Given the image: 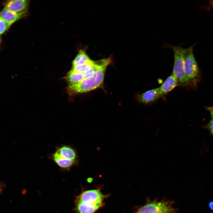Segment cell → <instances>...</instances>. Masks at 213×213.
<instances>
[{
    "label": "cell",
    "instance_id": "obj_20",
    "mask_svg": "<svg viewBox=\"0 0 213 213\" xmlns=\"http://www.w3.org/2000/svg\"><path fill=\"white\" fill-rule=\"evenodd\" d=\"M5 186V185L4 183L0 182V193L2 191Z\"/></svg>",
    "mask_w": 213,
    "mask_h": 213
},
{
    "label": "cell",
    "instance_id": "obj_14",
    "mask_svg": "<svg viewBox=\"0 0 213 213\" xmlns=\"http://www.w3.org/2000/svg\"><path fill=\"white\" fill-rule=\"evenodd\" d=\"M91 60L85 52L81 50L72 61V66L84 64Z\"/></svg>",
    "mask_w": 213,
    "mask_h": 213
},
{
    "label": "cell",
    "instance_id": "obj_13",
    "mask_svg": "<svg viewBox=\"0 0 213 213\" xmlns=\"http://www.w3.org/2000/svg\"><path fill=\"white\" fill-rule=\"evenodd\" d=\"M52 158L54 162L60 168L66 170L70 168L74 164L75 161L65 159L52 155Z\"/></svg>",
    "mask_w": 213,
    "mask_h": 213
},
{
    "label": "cell",
    "instance_id": "obj_8",
    "mask_svg": "<svg viewBox=\"0 0 213 213\" xmlns=\"http://www.w3.org/2000/svg\"><path fill=\"white\" fill-rule=\"evenodd\" d=\"M26 11L16 13L10 11L5 8L0 12V17L11 26L16 21L22 18Z\"/></svg>",
    "mask_w": 213,
    "mask_h": 213
},
{
    "label": "cell",
    "instance_id": "obj_22",
    "mask_svg": "<svg viewBox=\"0 0 213 213\" xmlns=\"http://www.w3.org/2000/svg\"></svg>",
    "mask_w": 213,
    "mask_h": 213
},
{
    "label": "cell",
    "instance_id": "obj_10",
    "mask_svg": "<svg viewBox=\"0 0 213 213\" xmlns=\"http://www.w3.org/2000/svg\"><path fill=\"white\" fill-rule=\"evenodd\" d=\"M28 1L26 0H14L8 1L4 8L8 10L16 13L26 11Z\"/></svg>",
    "mask_w": 213,
    "mask_h": 213
},
{
    "label": "cell",
    "instance_id": "obj_11",
    "mask_svg": "<svg viewBox=\"0 0 213 213\" xmlns=\"http://www.w3.org/2000/svg\"><path fill=\"white\" fill-rule=\"evenodd\" d=\"M76 208L79 213H93L102 205H88L76 201Z\"/></svg>",
    "mask_w": 213,
    "mask_h": 213
},
{
    "label": "cell",
    "instance_id": "obj_17",
    "mask_svg": "<svg viewBox=\"0 0 213 213\" xmlns=\"http://www.w3.org/2000/svg\"><path fill=\"white\" fill-rule=\"evenodd\" d=\"M205 128L210 132L211 134L213 136V119H212L205 126Z\"/></svg>",
    "mask_w": 213,
    "mask_h": 213
},
{
    "label": "cell",
    "instance_id": "obj_7",
    "mask_svg": "<svg viewBox=\"0 0 213 213\" xmlns=\"http://www.w3.org/2000/svg\"><path fill=\"white\" fill-rule=\"evenodd\" d=\"M53 155L61 158L75 161L77 154L75 150L68 146H63L59 147L53 154Z\"/></svg>",
    "mask_w": 213,
    "mask_h": 213
},
{
    "label": "cell",
    "instance_id": "obj_15",
    "mask_svg": "<svg viewBox=\"0 0 213 213\" xmlns=\"http://www.w3.org/2000/svg\"><path fill=\"white\" fill-rule=\"evenodd\" d=\"M94 65V61L91 60L83 64L72 66L71 70L83 74L90 70Z\"/></svg>",
    "mask_w": 213,
    "mask_h": 213
},
{
    "label": "cell",
    "instance_id": "obj_4",
    "mask_svg": "<svg viewBox=\"0 0 213 213\" xmlns=\"http://www.w3.org/2000/svg\"><path fill=\"white\" fill-rule=\"evenodd\" d=\"M98 88L95 78H84L75 85L69 86V91L72 93L86 92Z\"/></svg>",
    "mask_w": 213,
    "mask_h": 213
},
{
    "label": "cell",
    "instance_id": "obj_1",
    "mask_svg": "<svg viewBox=\"0 0 213 213\" xmlns=\"http://www.w3.org/2000/svg\"><path fill=\"white\" fill-rule=\"evenodd\" d=\"M165 47L171 49L174 52V62L172 74L177 79L179 84L187 86L189 84L186 77L184 69V52L181 46H175L170 44Z\"/></svg>",
    "mask_w": 213,
    "mask_h": 213
},
{
    "label": "cell",
    "instance_id": "obj_16",
    "mask_svg": "<svg viewBox=\"0 0 213 213\" xmlns=\"http://www.w3.org/2000/svg\"><path fill=\"white\" fill-rule=\"evenodd\" d=\"M10 26L0 17V35L4 33Z\"/></svg>",
    "mask_w": 213,
    "mask_h": 213
},
{
    "label": "cell",
    "instance_id": "obj_3",
    "mask_svg": "<svg viewBox=\"0 0 213 213\" xmlns=\"http://www.w3.org/2000/svg\"><path fill=\"white\" fill-rule=\"evenodd\" d=\"M104 196L99 189L85 191L77 198L76 201L88 205H102Z\"/></svg>",
    "mask_w": 213,
    "mask_h": 213
},
{
    "label": "cell",
    "instance_id": "obj_12",
    "mask_svg": "<svg viewBox=\"0 0 213 213\" xmlns=\"http://www.w3.org/2000/svg\"><path fill=\"white\" fill-rule=\"evenodd\" d=\"M84 78L83 74L76 72L72 70L69 72L67 77L69 86L77 83Z\"/></svg>",
    "mask_w": 213,
    "mask_h": 213
},
{
    "label": "cell",
    "instance_id": "obj_19",
    "mask_svg": "<svg viewBox=\"0 0 213 213\" xmlns=\"http://www.w3.org/2000/svg\"><path fill=\"white\" fill-rule=\"evenodd\" d=\"M208 206L211 210L213 211V201H210L209 202Z\"/></svg>",
    "mask_w": 213,
    "mask_h": 213
},
{
    "label": "cell",
    "instance_id": "obj_21",
    "mask_svg": "<svg viewBox=\"0 0 213 213\" xmlns=\"http://www.w3.org/2000/svg\"><path fill=\"white\" fill-rule=\"evenodd\" d=\"M0 42H1V39H0Z\"/></svg>",
    "mask_w": 213,
    "mask_h": 213
},
{
    "label": "cell",
    "instance_id": "obj_9",
    "mask_svg": "<svg viewBox=\"0 0 213 213\" xmlns=\"http://www.w3.org/2000/svg\"><path fill=\"white\" fill-rule=\"evenodd\" d=\"M179 85L177 79L172 74L166 78L159 87L161 96H162L167 94Z\"/></svg>",
    "mask_w": 213,
    "mask_h": 213
},
{
    "label": "cell",
    "instance_id": "obj_18",
    "mask_svg": "<svg viewBox=\"0 0 213 213\" xmlns=\"http://www.w3.org/2000/svg\"><path fill=\"white\" fill-rule=\"evenodd\" d=\"M206 109L209 112L211 117L213 119V106L206 107Z\"/></svg>",
    "mask_w": 213,
    "mask_h": 213
},
{
    "label": "cell",
    "instance_id": "obj_2",
    "mask_svg": "<svg viewBox=\"0 0 213 213\" xmlns=\"http://www.w3.org/2000/svg\"><path fill=\"white\" fill-rule=\"evenodd\" d=\"M184 59L185 74L189 83H195L199 78V70L192 47L184 49Z\"/></svg>",
    "mask_w": 213,
    "mask_h": 213
},
{
    "label": "cell",
    "instance_id": "obj_6",
    "mask_svg": "<svg viewBox=\"0 0 213 213\" xmlns=\"http://www.w3.org/2000/svg\"><path fill=\"white\" fill-rule=\"evenodd\" d=\"M161 97L159 87L138 94L137 98L140 103L148 104L154 102Z\"/></svg>",
    "mask_w": 213,
    "mask_h": 213
},
{
    "label": "cell",
    "instance_id": "obj_5",
    "mask_svg": "<svg viewBox=\"0 0 213 213\" xmlns=\"http://www.w3.org/2000/svg\"><path fill=\"white\" fill-rule=\"evenodd\" d=\"M171 208L164 202L148 204L141 207L138 213H171Z\"/></svg>",
    "mask_w": 213,
    "mask_h": 213
},
{
    "label": "cell",
    "instance_id": "obj_23",
    "mask_svg": "<svg viewBox=\"0 0 213 213\" xmlns=\"http://www.w3.org/2000/svg\"></svg>",
    "mask_w": 213,
    "mask_h": 213
}]
</instances>
